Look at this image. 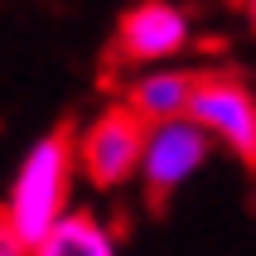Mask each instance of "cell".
Segmentation results:
<instances>
[{"label":"cell","instance_id":"8992f818","mask_svg":"<svg viewBox=\"0 0 256 256\" xmlns=\"http://www.w3.org/2000/svg\"><path fill=\"white\" fill-rule=\"evenodd\" d=\"M194 87H198V72H188V68H170V63H155V68H145L140 78L130 82L126 106L140 116L145 126L179 121V116H188Z\"/></svg>","mask_w":256,"mask_h":256},{"label":"cell","instance_id":"7a4b0ae2","mask_svg":"<svg viewBox=\"0 0 256 256\" xmlns=\"http://www.w3.org/2000/svg\"><path fill=\"white\" fill-rule=\"evenodd\" d=\"M188 121L213 145H228L246 170H256V92L232 72H198Z\"/></svg>","mask_w":256,"mask_h":256},{"label":"cell","instance_id":"5b68a950","mask_svg":"<svg viewBox=\"0 0 256 256\" xmlns=\"http://www.w3.org/2000/svg\"><path fill=\"white\" fill-rule=\"evenodd\" d=\"M184 44H188V14L174 0H140V5H130L121 14V29H116V54L126 63H145V68L184 54Z\"/></svg>","mask_w":256,"mask_h":256},{"label":"cell","instance_id":"ba28073f","mask_svg":"<svg viewBox=\"0 0 256 256\" xmlns=\"http://www.w3.org/2000/svg\"><path fill=\"white\" fill-rule=\"evenodd\" d=\"M246 5V20H252V29H256V0H242Z\"/></svg>","mask_w":256,"mask_h":256},{"label":"cell","instance_id":"52a82bcc","mask_svg":"<svg viewBox=\"0 0 256 256\" xmlns=\"http://www.w3.org/2000/svg\"><path fill=\"white\" fill-rule=\"evenodd\" d=\"M29 256H116V232L92 208H68L29 246Z\"/></svg>","mask_w":256,"mask_h":256},{"label":"cell","instance_id":"277c9868","mask_svg":"<svg viewBox=\"0 0 256 256\" xmlns=\"http://www.w3.org/2000/svg\"><path fill=\"white\" fill-rule=\"evenodd\" d=\"M208 155H213V140L188 116L160 121V126H145V155H140V174L136 179L145 184V194L155 203H164L208 164Z\"/></svg>","mask_w":256,"mask_h":256},{"label":"cell","instance_id":"3957f363","mask_svg":"<svg viewBox=\"0 0 256 256\" xmlns=\"http://www.w3.org/2000/svg\"><path fill=\"white\" fill-rule=\"evenodd\" d=\"M145 155V121L130 106H106L102 116H92L78 140V170L92 179L97 188H121L140 174Z\"/></svg>","mask_w":256,"mask_h":256},{"label":"cell","instance_id":"6da1fadb","mask_svg":"<svg viewBox=\"0 0 256 256\" xmlns=\"http://www.w3.org/2000/svg\"><path fill=\"white\" fill-rule=\"evenodd\" d=\"M72 170H78V145H72L68 126L39 136L24 150V160H20V170L10 179V194H5V208H0L5 228L24 246H34L58 218L68 213Z\"/></svg>","mask_w":256,"mask_h":256}]
</instances>
